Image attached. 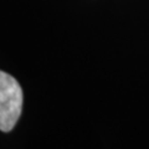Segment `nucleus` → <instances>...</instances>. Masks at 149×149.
Returning <instances> with one entry per match:
<instances>
[{"label": "nucleus", "instance_id": "nucleus-1", "mask_svg": "<svg viewBox=\"0 0 149 149\" xmlns=\"http://www.w3.org/2000/svg\"><path fill=\"white\" fill-rule=\"evenodd\" d=\"M22 90L11 74L0 71V130L10 132L22 111Z\"/></svg>", "mask_w": 149, "mask_h": 149}]
</instances>
